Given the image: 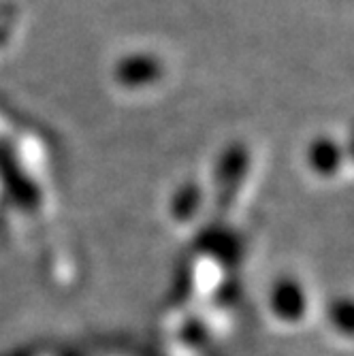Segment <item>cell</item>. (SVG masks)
<instances>
[{
  "mask_svg": "<svg viewBox=\"0 0 354 356\" xmlns=\"http://www.w3.org/2000/svg\"><path fill=\"white\" fill-rule=\"evenodd\" d=\"M163 73L160 69V62L152 56H128L120 62L118 67V79L120 83L128 86V88H141L147 86L152 81H156Z\"/></svg>",
  "mask_w": 354,
  "mask_h": 356,
  "instance_id": "6da1fadb",
  "label": "cell"
},
{
  "mask_svg": "<svg viewBox=\"0 0 354 356\" xmlns=\"http://www.w3.org/2000/svg\"><path fill=\"white\" fill-rule=\"evenodd\" d=\"M341 160V149L331 139H318L309 147V163L318 173H333Z\"/></svg>",
  "mask_w": 354,
  "mask_h": 356,
  "instance_id": "7a4b0ae2",
  "label": "cell"
}]
</instances>
